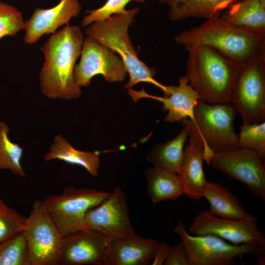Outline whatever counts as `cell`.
Masks as SVG:
<instances>
[{
  "label": "cell",
  "mask_w": 265,
  "mask_h": 265,
  "mask_svg": "<svg viewBox=\"0 0 265 265\" xmlns=\"http://www.w3.org/2000/svg\"><path fill=\"white\" fill-rule=\"evenodd\" d=\"M237 112L230 102L211 104L200 100L194 120L181 121L188 129L189 139L202 147L208 164L214 153L238 148L234 126Z\"/></svg>",
  "instance_id": "5"
},
{
  "label": "cell",
  "mask_w": 265,
  "mask_h": 265,
  "mask_svg": "<svg viewBox=\"0 0 265 265\" xmlns=\"http://www.w3.org/2000/svg\"><path fill=\"white\" fill-rule=\"evenodd\" d=\"M238 148L256 152L263 159L265 158V122L242 124L237 134Z\"/></svg>",
  "instance_id": "27"
},
{
  "label": "cell",
  "mask_w": 265,
  "mask_h": 265,
  "mask_svg": "<svg viewBox=\"0 0 265 265\" xmlns=\"http://www.w3.org/2000/svg\"><path fill=\"white\" fill-rule=\"evenodd\" d=\"M163 92L164 96L159 97L148 94L144 89L140 91L128 89V93L134 102L144 98L162 103L163 110L168 112L164 118L166 122L181 121L186 118L194 120V109L201 96L189 84L186 75L179 78L178 85L166 86Z\"/></svg>",
  "instance_id": "15"
},
{
  "label": "cell",
  "mask_w": 265,
  "mask_h": 265,
  "mask_svg": "<svg viewBox=\"0 0 265 265\" xmlns=\"http://www.w3.org/2000/svg\"><path fill=\"white\" fill-rule=\"evenodd\" d=\"M159 2L169 5L174 0H158Z\"/></svg>",
  "instance_id": "34"
},
{
  "label": "cell",
  "mask_w": 265,
  "mask_h": 265,
  "mask_svg": "<svg viewBox=\"0 0 265 265\" xmlns=\"http://www.w3.org/2000/svg\"><path fill=\"white\" fill-rule=\"evenodd\" d=\"M184 127L173 139L155 144L146 155L147 161L152 163L154 167L178 174L185 144L188 137V129Z\"/></svg>",
  "instance_id": "23"
},
{
  "label": "cell",
  "mask_w": 265,
  "mask_h": 265,
  "mask_svg": "<svg viewBox=\"0 0 265 265\" xmlns=\"http://www.w3.org/2000/svg\"><path fill=\"white\" fill-rule=\"evenodd\" d=\"M175 39L183 46L191 43L207 45L240 66L257 58L265 57V31L234 25L220 15L184 29Z\"/></svg>",
  "instance_id": "2"
},
{
  "label": "cell",
  "mask_w": 265,
  "mask_h": 265,
  "mask_svg": "<svg viewBox=\"0 0 265 265\" xmlns=\"http://www.w3.org/2000/svg\"><path fill=\"white\" fill-rule=\"evenodd\" d=\"M29 249V265H58L63 238L41 200H36L22 232Z\"/></svg>",
  "instance_id": "8"
},
{
  "label": "cell",
  "mask_w": 265,
  "mask_h": 265,
  "mask_svg": "<svg viewBox=\"0 0 265 265\" xmlns=\"http://www.w3.org/2000/svg\"><path fill=\"white\" fill-rule=\"evenodd\" d=\"M171 247L168 243L164 241L159 242L154 257L153 265H162L169 254Z\"/></svg>",
  "instance_id": "32"
},
{
  "label": "cell",
  "mask_w": 265,
  "mask_h": 265,
  "mask_svg": "<svg viewBox=\"0 0 265 265\" xmlns=\"http://www.w3.org/2000/svg\"><path fill=\"white\" fill-rule=\"evenodd\" d=\"M84 39L79 26L68 25L52 34L40 49L45 58L39 74L43 95L65 100L80 96L81 87L74 80V70Z\"/></svg>",
  "instance_id": "1"
},
{
  "label": "cell",
  "mask_w": 265,
  "mask_h": 265,
  "mask_svg": "<svg viewBox=\"0 0 265 265\" xmlns=\"http://www.w3.org/2000/svg\"><path fill=\"white\" fill-rule=\"evenodd\" d=\"M255 256L258 264L260 265H264L265 264V246H261Z\"/></svg>",
  "instance_id": "33"
},
{
  "label": "cell",
  "mask_w": 265,
  "mask_h": 265,
  "mask_svg": "<svg viewBox=\"0 0 265 265\" xmlns=\"http://www.w3.org/2000/svg\"><path fill=\"white\" fill-rule=\"evenodd\" d=\"M134 8L124 13L114 14L102 21L91 24L85 29V33L98 43L119 54L129 75V80L125 85L130 89L139 82L151 83L163 92L166 85L154 79L157 71L142 61L132 44L128 33V28L139 12Z\"/></svg>",
  "instance_id": "4"
},
{
  "label": "cell",
  "mask_w": 265,
  "mask_h": 265,
  "mask_svg": "<svg viewBox=\"0 0 265 265\" xmlns=\"http://www.w3.org/2000/svg\"><path fill=\"white\" fill-rule=\"evenodd\" d=\"M9 132L8 126L0 121V169L8 170L18 177H24L25 172L21 164L23 148L10 139Z\"/></svg>",
  "instance_id": "25"
},
{
  "label": "cell",
  "mask_w": 265,
  "mask_h": 265,
  "mask_svg": "<svg viewBox=\"0 0 265 265\" xmlns=\"http://www.w3.org/2000/svg\"><path fill=\"white\" fill-rule=\"evenodd\" d=\"M80 59L76 64L74 77L81 87L88 86L96 75H102L108 82H121L127 71L122 59L114 52L87 36L83 41Z\"/></svg>",
  "instance_id": "12"
},
{
  "label": "cell",
  "mask_w": 265,
  "mask_h": 265,
  "mask_svg": "<svg viewBox=\"0 0 265 265\" xmlns=\"http://www.w3.org/2000/svg\"><path fill=\"white\" fill-rule=\"evenodd\" d=\"M257 222V218L252 215L244 219H228L204 210L195 216L186 230L192 235L216 236L235 245L265 246L264 234L258 229Z\"/></svg>",
  "instance_id": "11"
},
{
  "label": "cell",
  "mask_w": 265,
  "mask_h": 265,
  "mask_svg": "<svg viewBox=\"0 0 265 265\" xmlns=\"http://www.w3.org/2000/svg\"><path fill=\"white\" fill-rule=\"evenodd\" d=\"M110 194L72 186L64 188L60 195L49 196L41 202L63 238L86 229V212L103 202Z\"/></svg>",
  "instance_id": "6"
},
{
  "label": "cell",
  "mask_w": 265,
  "mask_h": 265,
  "mask_svg": "<svg viewBox=\"0 0 265 265\" xmlns=\"http://www.w3.org/2000/svg\"><path fill=\"white\" fill-rule=\"evenodd\" d=\"M240 0H174L168 5L169 19L178 22L189 18L208 19L221 14Z\"/></svg>",
  "instance_id": "19"
},
{
  "label": "cell",
  "mask_w": 265,
  "mask_h": 265,
  "mask_svg": "<svg viewBox=\"0 0 265 265\" xmlns=\"http://www.w3.org/2000/svg\"><path fill=\"white\" fill-rule=\"evenodd\" d=\"M22 13L15 6L0 1V40L13 36L25 28Z\"/></svg>",
  "instance_id": "29"
},
{
  "label": "cell",
  "mask_w": 265,
  "mask_h": 265,
  "mask_svg": "<svg viewBox=\"0 0 265 265\" xmlns=\"http://www.w3.org/2000/svg\"><path fill=\"white\" fill-rule=\"evenodd\" d=\"M209 164L244 184L252 195L265 200V169L263 160L254 151L238 148L214 153Z\"/></svg>",
  "instance_id": "10"
},
{
  "label": "cell",
  "mask_w": 265,
  "mask_h": 265,
  "mask_svg": "<svg viewBox=\"0 0 265 265\" xmlns=\"http://www.w3.org/2000/svg\"><path fill=\"white\" fill-rule=\"evenodd\" d=\"M164 265H189L186 253L183 242L171 247Z\"/></svg>",
  "instance_id": "31"
},
{
  "label": "cell",
  "mask_w": 265,
  "mask_h": 265,
  "mask_svg": "<svg viewBox=\"0 0 265 265\" xmlns=\"http://www.w3.org/2000/svg\"><path fill=\"white\" fill-rule=\"evenodd\" d=\"M184 46L187 53L186 76L201 100L211 104L230 102L241 66L207 45L191 43Z\"/></svg>",
  "instance_id": "3"
},
{
  "label": "cell",
  "mask_w": 265,
  "mask_h": 265,
  "mask_svg": "<svg viewBox=\"0 0 265 265\" xmlns=\"http://www.w3.org/2000/svg\"><path fill=\"white\" fill-rule=\"evenodd\" d=\"M204 160L202 147L189 139V144L184 148L178 175L185 188V194L190 198L198 200L203 197L208 183L203 170Z\"/></svg>",
  "instance_id": "18"
},
{
  "label": "cell",
  "mask_w": 265,
  "mask_h": 265,
  "mask_svg": "<svg viewBox=\"0 0 265 265\" xmlns=\"http://www.w3.org/2000/svg\"><path fill=\"white\" fill-rule=\"evenodd\" d=\"M174 231L184 244L189 265H233L237 257L255 255L262 246L235 245L212 235H192L187 232L181 221Z\"/></svg>",
  "instance_id": "9"
},
{
  "label": "cell",
  "mask_w": 265,
  "mask_h": 265,
  "mask_svg": "<svg viewBox=\"0 0 265 265\" xmlns=\"http://www.w3.org/2000/svg\"><path fill=\"white\" fill-rule=\"evenodd\" d=\"M85 222L86 228L99 232L109 239L135 234L126 194L119 186L114 188L106 200L86 212Z\"/></svg>",
  "instance_id": "13"
},
{
  "label": "cell",
  "mask_w": 265,
  "mask_h": 265,
  "mask_svg": "<svg viewBox=\"0 0 265 265\" xmlns=\"http://www.w3.org/2000/svg\"><path fill=\"white\" fill-rule=\"evenodd\" d=\"M243 124L265 120V57L240 66L230 96Z\"/></svg>",
  "instance_id": "7"
},
{
  "label": "cell",
  "mask_w": 265,
  "mask_h": 265,
  "mask_svg": "<svg viewBox=\"0 0 265 265\" xmlns=\"http://www.w3.org/2000/svg\"><path fill=\"white\" fill-rule=\"evenodd\" d=\"M25 218L0 197V243L21 233Z\"/></svg>",
  "instance_id": "28"
},
{
  "label": "cell",
  "mask_w": 265,
  "mask_h": 265,
  "mask_svg": "<svg viewBox=\"0 0 265 265\" xmlns=\"http://www.w3.org/2000/svg\"><path fill=\"white\" fill-rule=\"evenodd\" d=\"M159 241L136 233L109 239L106 265H147L153 259Z\"/></svg>",
  "instance_id": "17"
},
{
  "label": "cell",
  "mask_w": 265,
  "mask_h": 265,
  "mask_svg": "<svg viewBox=\"0 0 265 265\" xmlns=\"http://www.w3.org/2000/svg\"><path fill=\"white\" fill-rule=\"evenodd\" d=\"M146 0H107L101 7L86 11L87 14L81 21V26H88L94 22L104 21L114 14L125 13L126 6L132 1L143 2Z\"/></svg>",
  "instance_id": "30"
},
{
  "label": "cell",
  "mask_w": 265,
  "mask_h": 265,
  "mask_svg": "<svg viewBox=\"0 0 265 265\" xmlns=\"http://www.w3.org/2000/svg\"><path fill=\"white\" fill-rule=\"evenodd\" d=\"M109 240L101 233L88 228L64 237L58 265H106Z\"/></svg>",
  "instance_id": "14"
},
{
  "label": "cell",
  "mask_w": 265,
  "mask_h": 265,
  "mask_svg": "<svg viewBox=\"0 0 265 265\" xmlns=\"http://www.w3.org/2000/svg\"><path fill=\"white\" fill-rule=\"evenodd\" d=\"M203 197L210 204L209 212L214 216L241 219L251 215L244 210L234 194L218 183L208 182Z\"/></svg>",
  "instance_id": "24"
},
{
  "label": "cell",
  "mask_w": 265,
  "mask_h": 265,
  "mask_svg": "<svg viewBox=\"0 0 265 265\" xmlns=\"http://www.w3.org/2000/svg\"><path fill=\"white\" fill-rule=\"evenodd\" d=\"M0 265H29L28 246L22 232L0 243Z\"/></svg>",
  "instance_id": "26"
},
{
  "label": "cell",
  "mask_w": 265,
  "mask_h": 265,
  "mask_svg": "<svg viewBox=\"0 0 265 265\" xmlns=\"http://www.w3.org/2000/svg\"><path fill=\"white\" fill-rule=\"evenodd\" d=\"M144 175L148 195L154 204L174 200L185 194V188L178 174L154 167L146 169Z\"/></svg>",
  "instance_id": "20"
},
{
  "label": "cell",
  "mask_w": 265,
  "mask_h": 265,
  "mask_svg": "<svg viewBox=\"0 0 265 265\" xmlns=\"http://www.w3.org/2000/svg\"><path fill=\"white\" fill-rule=\"evenodd\" d=\"M82 7L79 0H60L48 9L36 8L29 19L25 21L24 42L36 43L44 35L53 34L62 26L79 15Z\"/></svg>",
  "instance_id": "16"
},
{
  "label": "cell",
  "mask_w": 265,
  "mask_h": 265,
  "mask_svg": "<svg viewBox=\"0 0 265 265\" xmlns=\"http://www.w3.org/2000/svg\"><path fill=\"white\" fill-rule=\"evenodd\" d=\"M44 159L46 161L58 159L80 165L93 176L97 177L98 175L100 163L98 154L75 149L61 134L54 137L50 151L45 155Z\"/></svg>",
  "instance_id": "21"
},
{
  "label": "cell",
  "mask_w": 265,
  "mask_h": 265,
  "mask_svg": "<svg viewBox=\"0 0 265 265\" xmlns=\"http://www.w3.org/2000/svg\"><path fill=\"white\" fill-rule=\"evenodd\" d=\"M220 17L237 26L265 31V0H240L226 9Z\"/></svg>",
  "instance_id": "22"
}]
</instances>
